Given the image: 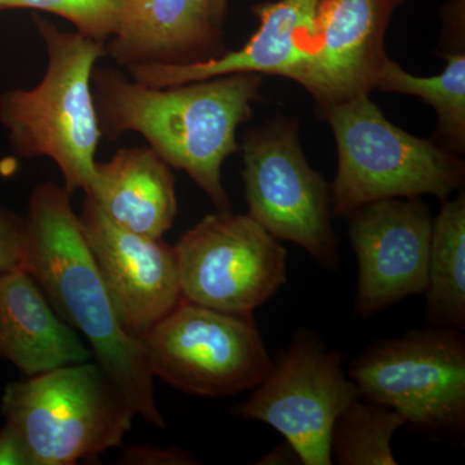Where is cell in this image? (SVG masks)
Listing matches in <instances>:
<instances>
[{"instance_id":"ac0fdd59","label":"cell","mask_w":465,"mask_h":465,"mask_svg":"<svg viewBox=\"0 0 465 465\" xmlns=\"http://www.w3.org/2000/svg\"><path fill=\"white\" fill-rule=\"evenodd\" d=\"M430 326L465 329V197L442 201L433 219L424 292Z\"/></svg>"},{"instance_id":"ba28073f","label":"cell","mask_w":465,"mask_h":465,"mask_svg":"<svg viewBox=\"0 0 465 465\" xmlns=\"http://www.w3.org/2000/svg\"><path fill=\"white\" fill-rule=\"evenodd\" d=\"M241 149L247 215L278 241L302 247L321 268L338 271L331 185L308 163L296 122L251 131Z\"/></svg>"},{"instance_id":"9c48e42d","label":"cell","mask_w":465,"mask_h":465,"mask_svg":"<svg viewBox=\"0 0 465 465\" xmlns=\"http://www.w3.org/2000/svg\"><path fill=\"white\" fill-rule=\"evenodd\" d=\"M342 363L341 351L324 347L316 332L299 329L273 361L268 378L234 407V414L271 425L292 446L302 464L331 465L333 423L360 399Z\"/></svg>"},{"instance_id":"30bf717a","label":"cell","mask_w":465,"mask_h":465,"mask_svg":"<svg viewBox=\"0 0 465 465\" xmlns=\"http://www.w3.org/2000/svg\"><path fill=\"white\" fill-rule=\"evenodd\" d=\"M182 299L235 316L253 312L287 283V252L249 215L219 211L177 241Z\"/></svg>"},{"instance_id":"6da1fadb","label":"cell","mask_w":465,"mask_h":465,"mask_svg":"<svg viewBox=\"0 0 465 465\" xmlns=\"http://www.w3.org/2000/svg\"><path fill=\"white\" fill-rule=\"evenodd\" d=\"M262 82L255 73H234L150 87L114 69L94 67L91 85L101 136L142 134L168 166L188 173L217 210L232 211L223 164L241 149L237 130L251 118Z\"/></svg>"},{"instance_id":"9a60e30c","label":"cell","mask_w":465,"mask_h":465,"mask_svg":"<svg viewBox=\"0 0 465 465\" xmlns=\"http://www.w3.org/2000/svg\"><path fill=\"white\" fill-rule=\"evenodd\" d=\"M223 27L210 0H121L118 32L106 56L119 65H188L222 56Z\"/></svg>"},{"instance_id":"7c38bea8","label":"cell","mask_w":465,"mask_h":465,"mask_svg":"<svg viewBox=\"0 0 465 465\" xmlns=\"http://www.w3.org/2000/svg\"><path fill=\"white\" fill-rule=\"evenodd\" d=\"M78 217L119 322L142 341L183 300L174 247L114 224L87 195Z\"/></svg>"},{"instance_id":"44dd1931","label":"cell","mask_w":465,"mask_h":465,"mask_svg":"<svg viewBox=\"0 0 465 465\" xmlns=\"http://www.w3.org/2000/svg\"><path fill=\"white\" fill-rule=\"evenodd\" d=\"M27 8L66 18L76 33L105 43L118 32L121 0H0L3 9Z\"/></svg>"},{"instance_id":"5bb4252c","label":"cell","mask_w":465,"mask_h":465,"mask_svg":"<svg viewBox=\"0 0 465 465\" xmlns=\"http://www.w3.org/2000/svg\"><path fill=\"white\" fill-rule=\"evenodd\" d=\"M320 0H278L252 8L258 32L238 51L188 65H134V81L150 87H171L234 73L292 78L316 42Z\"/></svg>"},{"instance_id":"8992f818","label":"cell","mask_w":465,"mask_h":465,"mask_svg":"<svg viewBox=\"0 0 465 465\" xmlns=\"http://www.w3.org/2000/svg\"><path fill=\"white\" fill-rule=\"evenodd\" d=\"M360 399L391 407L419 432L463 439L465 338L430 326L384 339L354 358L347 371Z\"/></svg>"},{"instance_id":"603a6c76","label":"cell","mask_w":465,"mask_h":465,"mask_svg":"<svg viewBox=\"0 0 465 465\" xmlns=\"http://www.w3.org/2000/svg\"><path fill=\"white\" fill-rule=\"evenodd\" d=\"M119 464L127 465H191L198 464L191 452L183 449H158L152 446H131L124 450Z\"/></svg>"},{"instance_id":"4fadbf2b","label":"cell","mask_w":465,"mask_h":465,"mask_svg":"<svg viewBox=\"0 0 465 465\" xmlns=\"http://www.w3.org/2000/svg\"><path fill=\"white\" fill-rule=\"evenodd\" d=\"M399 0H320L316 42L292 81L318 108L370 94L385 60V34Z\"/></svg>"},{"instance_id":"e0dca14e","label":"cell","mask_w":465,"mask_h":465,"mask_svg":"<svg viewBox=\"0 0 465 465\" xmlns=\"http://www.w3.org/2000/svg\"><path fill=\"white\" fill-rule=\"evenodd\" d=\"M85 195L114 224L146 237H163L177 213L173 171L150 146L121 149L108 162H96Z\"/></svg>"},{"instance_id":"7a4b0ae2","label":"cell","mask_w":465,"mask_h":465,"mask_svg":"<svg viewBox=\"0 0 465 465\" xmlns=\"http://www.w3.org/2000/svg\"><path fill=\"white\" fill-rule=\"evenodd\" d=\"M70 195L51 182L34 189L25 217L23 269L57 316L84 333L97 363L119 385L134 414L164 430L142 341L128 335L116 317Z\"/></svg>"},{"instance_id":"ffe728a7","label":"cell","mask_w":465,"mask_h":465,"mask_svg":"<svg viewBox=\"0 0 465 465\" xmlns=\"http://www.w3.org/2000/svg\"><path fill=\"white\" fill-rule=\"evenodd\" d=\"M406 421L391 407L358 399L333 423L330 451L339 465H396L391 440Z\"/></svg>"},{"instance_id":"277c9868","label":"cell","mask_w":465,"mask_h":465,"mask_svg":"<svg viewBox=\"0 0 465 465\" xmlns=\"http://www.w3.org/2000/svg\"><path fill=\"white\" fill-rule=\"evenodd\" d=\"M360 94L321 109L338 146L331 183L332 215L387 198L433 195L440 201L464 186V162L450 150L391 124Z\"/></svg>"},{"instance_id":"4316f807","label":"cell","mask_w":465,"mask_h":465,"mask_svg":"<svg viewBox=\"0 0 465 465\" xmlns=\"http://www.w3.org/2000/svg\"><path fill=\"white\" fill-rule=\"evenodd\" d=\"M406 0H399V5H402V3H405Z\"/></svg>"},{"instance_id":"3957f363","label":"cell","mask_w":465,"mask_h":465,"mask_svg":"<svg viewBox=\"0 0 465 465\" xmlns=\"http://www.w3.org/2000/svg\"><path fill=\"white\" fill-rule=\"evenodd\" d=\"M34 24L48 54L45 76L32 90L0 94V124L12 149L24 158L56 162L67 192H88L101 131L92 96V74L105 43L66 33L34 15Z\"/></svg>"},{"instance_id":"7402d4cb","label":"cell","mask_w":465,"mask_h":465,"mask_svg":"<svg viewBox=\"0 0 465 465\" xmlns=\"http://www.w3.org/2000/svg\"><path fill=\"white\" fill-rule=\"evenodd\" d=\"M25 219L0 204V275L23 268Z\"/></svg>"},{"instance_id":"cb8c5ba5","label":"cell","mask_w":465,"mask_h":465,"mask_svg":"<svg viewBox=\"0 0 465 465\" xmlns=\"http://www.w3.org/2000/svg\"><path fill=\"white\" fill-rule=\"evenodd\" d=\"M0 465H35L25 440L8 423L0 430Z\"/></svg>"},{"instance_id":"8fae6325","label":"cell","mask_w":465,"mask_h":465,"mask_svg":"<svg viewBox=\"0 0 465 465\" xmlns=\"http://www.w3.org/2000/svg\"><path fill=\"white\" fill-rule=\"evenodd\" d=\"M348 234L358 262L354 313L369 318L424 295L433 216L420 197L387 198L351 211Z\"/></svg>"},{"instance_id":"484cf974","label":"cell","mask_w":465,"mask_h":465,"mask_svg":"<svg viewBox=\"0 0 465 465\" xmlns=\"http://www.w3.org/2000/svg\"><path fill=\"white\" fill-rule=\"evenodd\" d=\"M229 0H210L211 16L217 26L223 27L226 11H228Z\"/></svg>"},{"instance_id":"d4e9b609","label":"cell","mask_w":465,"mask_h":465,"mask_svg":"<svg viewBox=\"0 0 465 465\" xmlns=\"http://www.w3.org/2000/svg\"><path fill=\"white\" fill-rule=\"evenodd\" d=\"M289 460H299V463L302 464L295 450L286 440V445L283 443V445L272 450L265 458L262 459L260 464H291Z\"/></svg>"},{"instance_id":"d6986e66","label":"cell","mask_w":465,"mask_h":465,"mask_svg":"<svg viewBox=\"0 0 465 465\" xmlns=\"http://www.w3.org/2000/svg\"><path fill=\"white\" fill-rule=\"evenodd\" d=\"M446 66L440 74L423 78L407 73L390 57L375 82V90L410 94L427 103L439 116L437 136L454 152L465 146V54H442Z\"/></svg>"},{"instance_id":"2e32d148","label":"cell","mask_w":465,"mask_h":465,"mask_svg":"<svg viewBox=\"0 0 465 465\" xmlns=\"http://www.w3.org/2000/svg\"><path fill=\"white\" fill-rule=\"evenodd\" d=\"M90 356L25 269L0 275V358L34 376Z\"/></svg>"},{"instance_id":"5b68a950","label":"cell","mask_w":465,"mask_h":465,"mask_svg":"<svg viewBox=\"0 0 465 465\" xmlns=\"http://www.w3.org/2000/svg\"><path fill=\"white\" fill-rule=\"evenodd\" d=\"M2 412L35 465L76 464L119 448L136 416L112 376L87 361L12 382Z\"/></svg>"},{"instance_id":"52a82bcc","label":"cell","mask_w":465,"mask_h":465,"mask_svg":"<svg viewBox=\"0 0 465 465\" xmlns=\"http://www.w3.org/2000/svg\"><path fill=\"white\" fill-rule=\"evenodd\" d=\"M150 371L195 396H234L268 378L273 360L253 317L182 300L142 339Z\"/></svg>"}]
</instances>
